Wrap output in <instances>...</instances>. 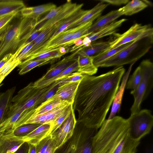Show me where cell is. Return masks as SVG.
I'll return each instance as SVG.
<instances>
[{
  "label": "cell",
  "instance_id": "obj_1",
  "mask_svg": "<svg viewBox=\"0 0 153 153\" xmlns=\"http://www.w3.org/2000/svg\"><path fill=\"white\" fill-rule=\"evenodd\" d=\"M123 66L98 76L87 75L80 82L73 104L76 121L98 129L105 120L125 72Z\"/></svg>",
  "mask_w": 153,
  "mask_h": 153
},
{
  "label": "cell",
  "instance_id": "obj_2",
  "mask_svg": "<svg viewBox=\"0 0 153 153\" xmlns=\"http://www.w3.org/2000/svg\"><path fill=\"white\" fill-rule=\"evenodd\" d=\"M92 137V153H136L140 141L130 137L127 119L105 120Z\"/></svg>",
  "mask_w": 153,
  "mask_h": 153
},
{
  "label": "cell",
  "instance_id": "obj_3",
  "mask_svg": "<svg viewBox=\"0 0 153 153\" xmlns=\"http://www.w3.org/2000/svg\"><path fill=\"white\" fill-rule=\"evenodd\" d=\"M37 22L22 16L11 24L0 42V60L6 55L14 54L17 51L35 30Z\"/></svg>",
  "mask_w": 153,
  "mask_h": 153
},
{
  "label": "cell",
  "instance_id": "obj_4",
  "mask_svg": "<svg viewBox=\"0 0 153 153\" xmlns=\"http://www.w3.org/2000/svg\"><path fill=\"white\" fill-rule=\"evenodd\" d=\"M153 42V36L135 41L126 48L98 64L96 67H119L135 62L148 52Z\"/></svg>",
  "mask_w": 153,
  "mask_h": 153
},
{
  "label": "cell",
  "instance_id": "obj_5",
  "mask_svg": "<svg viewBox=\"0 0 153 153\" xmlns=\"http://www.w3.org/2000/svg\"><path fill=\"white\" fill-rule=\"evenodd\" d=\"M98 130L76 121L71 137L54 153H92V137Z\"/></svg>",
  "mask_w": 153,
  "mask_h": 153
},
{
  "label": "cell",
  "instance_id": "obj_6",
  "mask_svg": "<svg viewBox=\"0 0 153 153\" xmlns=\"http://www.w3.org/2000/svg\"><path fill=\"white\" fill-rule=\"evenodd\" d=\"M49 87L36 88L31 82L20 90L12 99L6 118L17 113H28L35 109L38 106L39 99Z\"/></svg>",
  "mask_w": 153,
  "mask_h": 153
},
{
  "label": "cell",
  "instance_id": "obj_7",
  "mask_svg": "<svg viewBox=\"0 0 153 153\" xmlns=\"http://www.w3.org/2000/svg\"><path fill=\"white\" fill-rule=\"evenodd\" d=\"M141 69L142 76L137 88L130 93L134 97V102L130 108L131 114L140 110L142 102L148 96L153 85V64L149 59L143 60L139 65Z\"/></svg>",
  "mask_w": 153,
  "mask_h": 153
},
{
  "label": "cell",
  "instance_id": "obj_8",
  "mask_svg": "<svg viewBox=\"0 0 153 153\" xmlns=\"http://www.w3.org/2000/svg\"><path fill=\"white\" fill-rule=\"evenodd\" d=\"M130 135L133 140H140L150 132L153 126V116L151 111L144 109L131 114L127 119Z\"/></svg>",
  "mask_w": 153,
  "mask_h": 153
},
{
  "label": "cell",
  "instance_id": "obj_9",
  "mask_svg": "<svg viewBox=\"0 0 153 153\" xmlns=\"http://www.w3.org/2000/svg\"><path fill=\"white\" fill-rule=\"evenodd\" d=\"M85 24L64 30L50 39L43 45L28 56L22 62L21 64L26 63L42 53L53 51L61 47H68L73 45L71 42L72 35L82 27Z\"/></svg>",
  "mask_w": 153,
  "mask_h": 153
},
{
  "label": "cell",
  "instance_id": "obj_10",
  "mask_svg": "<svg viewBox=\"0 0 153 153\" xmlns=\"http://www.w3.org/2000/svg\"><path fill=\"white\" fill-rule=\"evenodd\" d=\"M117 36L108 50L143 38L153 36V29L150 25H142L136 23L123 34Z\"/></svg>",
  "mask_w": 153,
  "mask_h": 153
},
{
  "label": "cell",
  "instance_id": "obj_11",
  "mask_svg": "<svg viewBox=\"0 0 153 153\" xmlns=\"http://www.w3.org/2000/svg\"><path fill=\"white\" fill-rule=\"evenodd\" d=\"M76 120L73 109L68 116L60 126L51 134L52 142L56 149L62 146L72 136Z\"/></svg>",
  "mask_w": 153,
  "mask_h": 153
},
{
  "label": "cell",
  "instance_id": "obj_12",
  "mask_svg": "<svg viewBox=\"0 0 153 153\" xmlns=\"http://www.w3.org/2000/svg\"><path fill=\"white\" fill-rule=\"evenodd\" d=\"M62 5V9L55 16L44 22L37 30L42 31L58 23L81 9L83 4H77L72 3L71 0H68Z\"/></svg>",
  "mask_w": 153,
  "mask_h": 153
},
{
  "label": "cell",
  "instance_id": "obj_13",
  "mask_svg": "<svg viewBox=\"0 0 153 153\" xmlns=\"http://www.w3.org/2000/svg\"><path fill=\"white\" fill-rule=\"evenodd\" d=\"M80 81L68 83L60 85L53 97L41 104H45L55 100H61L73 105Z\"/></svg>",
  "mask_w": 153,
  "mask_h": 153
},
{
  "label": "cell",
  "instance_id": "obj_14",
  "mask_svg": "<svg viewBox=\"0 0 153 153\" xmlns=\"http://www.w3.org/2000/svg\"><path fill=\"white\" fill-rule=\"evenodd\" d=\"M77 51L74 53L52 65L46 73L36 82L45 81L51 79L59 74L71 65L77 59Z\"/></svg>",
  "mask_w": 153,
  "mask_h": 153
},
{
  "label": "cell",
  "instance_id": "obj_15",
  "mask_svg": "<svg viewBox=\"0 0 153 153\" xmlns=\"http://www.w3.org/2000/svg\"><path fill=\"white\" fill-rule=\"evenodd\" d=\"M126 20V19H123L113 22L97 31L85 37L83 39L84 43L87 45L89 46L94 41L114 33L117 28Z\"/></svg>",
  "mask_w": 153,
  "mask_h": 153
},
{
  "label": "cell",
  "instance_id": "obj_16",
  "mask_svg": "<svg viewBox=\"0 0 153 153\" xmlns=\"http://www.w3.org/2000/svg\"><path fill=\"white\" fill-rule=\"evenodd\" d=\"M70 104L66 103L47 112L30 117L25 123L28 124H49L51 125L53 121L61 112Z\"/></svg>",
  "mask_w": 153,
  "mask_h": 153
},
{
  "label": "cell",
  "instance_id": "obj_17",
  "mask_svg": "<svg viewBox=\"0 0 153 153\" xmlns=\"http://www.w3.org/2000/svg\"><path fill=\"white\" fill-rule=\"evenodd\" d=\"M109 4L100 1L96 6L88 11L79 19L69 26L65 30L93 21L99 17L102 11Z\"/></svg>",
  "mask_w": 153,
  "mask_h": 153
},
{
  "label": "cell",
  "instance_id": "obj_18",
  "mask_svg": "<svg viewBox=\"0 0 153 153\" xmlns=\"http://www.w3.org/2000/svg\"><path fill=\"white\" fill-rule=\"evenodd\" d=\"M50 126L49 124H42L26 136L17 137L19 140L36 146L42 140L51 134Z\"/></svg>",
  "mask_w": 153,
  "mask_h": 153
},
{
  "label": "cell",
  "instance_id": "obj_19",
  "mask_svg": "<svg viewBox=\"0 0 153 153\" xmlns=\"http://www.w3.org/2000/svg\"><path fill=\"white\" fill-rule=\"evenodd\" d=\"M122 14L119 9L111 11L107 14L99 17L86 31V36L99 30L110 24L120 16Z\"/></svg>",
  "mask_w": 153,
  "mask_h": 153
},
{
  "label": "cell",
  "instance_id": "obj_20",
  "mask_svg": "<svg viewBox=\"0 0 153 153\" xmlns=\"http://www.w3.org/2000/svg\"><path fill=\"white\" fill-rule=\"evenodd\" d=\"M134 63L133 62L131 64L127 72L123 77L121 83L115 95L112 102L113 104L111 112L108 120H110L115 116L116 114L120 111L127 82L131 70L132 66Z\"/></svg>",
  "mask_w": 153,
  "mask_h": 153
},
{
  "label": "cell",
  "instance_id": "obj_21",
  "mask_svg": "<svg viewBox=\"0 0 153 153\" xmlns=\"http://www.w3.org/2000/svg\"><path fill=\"white\" fill-rule=\"evenodd\" d=\"M113 40L91 44L86 47H82L77 50L76 55L93 56L107 51L113 43Z\"/></svg>",
  "mask_w": 153,
  "mask_h": 153
},
{
  "label": "cell",
  "instance_id": "obj_22",
  "mask_svg": "<svg viewBox=\"0 0 153 153\" xmlns=\"http://www.w3.org/2000/svg\"><path fill=\"white\" fill-rule=\"evenodd\" d=\"M56 7V5L51 3L33 7H25L20 11L22 17L32 18L37 21L42 14L49 12Z\"/></svg>",
  "mask_w": 153,
  "mask_h": 153
},
{
  "label": "cell",
  "instance_id": "obj_23",
  "mask_svg": "<svg viewBox=\"0 0 153 153\" xmlns=\"http://www.w3.org/2000/svg\"><path fill=\"white\" fill-rule=\"evenodd\" d=\"M24 142L13 134L2 136L0 137V153H13Z\"/></svg>",
  "mask_w": 153,
  "mask_h": 153
},
{
  "label": "cell",
  "instance_id": "obj_24",
  "mask_svg": "<svg viewBox=\"0 0 153 153\" xmlns=\"http://www.w3.org/2000/svg\"><path fill=\"white\" fill-rule=\"evenodd\" d=\"M78 69L77 59L70 66L54 77L48 80L39 82L33 83V86L36 88L41 89L49 86L55 82L61 79Z\"/></svg>",
  "mask_w": 153,
  "mask_h": 153
},
{
  "label": "cell",
  "instance_id": "obj_25",
  "mask_svg": "<svg viewBox=\"0 0 153 153\" xmlns=\"http://www.w3.org/2000/svg\"><path fill=\"white\" fill-rule=\"evenodd\" d=\"M16 89L14 87L0 94V125L6 118Z\"/></svg>",
  "mask_w": 153,
  "mask_h": 153
},
{
  "label": "cell",
  "instance_id": "obj_26",
  "mask_svg": "<svg viewBox=\"0 0 153 153\" xmlns=\"http://www.w3.org/2000/svg\"><path fill=\"white\" fill-rule=\"evenodd\" d=\"M58 25L59 23L43 30L36 39L32 42L33 43V46L25 56L22 61L28 56L48 41L52 36Z\"/></svg>",
  "mask_w": 153,
  "mask_h": 153
},
{
  "label": "cell",
  "instance_id": "obj_27",
  "mask_svg": "<svg viewBox=\"0 0 153 153\" xmlns=\"http://www.w3.org/2000/svg\"><path fill=\"white\" fill-rule=\"evenodd\" d=\"M25 7L22 0H0V18L12 13H19Z\"/></svg>",
  "mask_w": 153,
  "mask_h": 153
},
{
  "label": "cell",
  "instance_id": "obj_28",
  "mask_svg": "<svg viewBox=\"0 0 153 153\" xmlns=\"http://www.w3.org/2000/svg\"><path fill=\"white\" fill-rule=\"evenodd\" d=\"M78 69L77 71L89 76L95 74L98 68L94 64L91 56H78L77 58Z\"/></svg>",
  "mask_w": 153,
  "mask_h": 153
},
{
  "label": "cell",
  "instance_id": "obj_29",
  "mask_svg": "<svg viewBox=\"0 0 153 153\" xmlns=\"http://www.w3.org/2000/svg\"><path fill=\"white\" fill-rule=\"evenodd\" d=\"M148 6L144 1L133 0L129 1L119 9L122 15L130 16L143 10Z\"/></svg>",
  "mask_w": 153,
  "mask_h": 153
},
{
  "label": "cell",
  "instance_id": "obj_30",
  "mask_svg": "<svg viewBox=\"0 0 153 153\" xmlns=\"http://www.w3.org/2000/svg\"><path fill=\"white\" fill-rule=\"evenodd\" d=\"M88 10H85L82 9H80L69 17L59 22L57 29L50 39L65 30L71 25L85 14Z\"/></svg>",
  "mask_w": 153,
  "mask_h": 153
},
{
  "label": "cell",
  "instance_id": "obj_31",
  "mask_svg": "<svg viewBox=\"0 0 153 153\" xmlns=\"http://www.w3.org/2000/svg\"><path fill=\"white\" fill-rule=\"evenodd\" d=\"M134 41L121 45L116 48L105 51L98 55L91 56L94 64L96 67L100 63L114 55L127 47Z\"/></svg>",
  "mask_w": 153,
  "mask_h": 153
},
{
  "label": "cell",
  "instance_id": "obj_32",
  "mask_svg": "<svg viewBox=\"0 0 153 153\" xmlns=\"http://www.w3.org/2000/svg\"><path fill=\"white\" fill-rule=\"evenodd\" d=\"M73 109V105L70 104L56 116L51 124L50 129L51 134L60 126L68 116Z\"/></svg>",
  "mask_w": 153,
  "mask_h": 153
},
{
  "label": "cell",
  "instance_id": "obj_33",
  "mask_svg": "<svg viewBox=\"0 0 153 153\" xmlns=\"http://www.w3.org/2000/svg\"><path fill=\"white\" fill-rule=\"evenodd\" d=\"M22 62L13 54L11 58L0 68V81H2L16 67Z\"/></svg>",
  "mask_w": 153,
  "mask_h": 153
},
{
  "label": "cell",
  "instance_id": "obj_34",
  "mask_svg": "<svg viewBox=\"0 0 153 153\" xmlns=\"http://www.w3.org/2000/svg\"><path fill=\"white\" fill-rule=\"evenodd\" d=\"M67 102L65 101L56 100L45 104H41L32 111L30 117L47 112Z\"/></svg>",
  "mask_w": 153,
  "mask_h": 153
},
{
  "label": "cell",
  "instance_id": "obj_35",
  "mask_svg": "<svg viewBox=\"0 0 153 153\" xmlns=\"http://www.w3.org/2000/svg\"><path fill=\"white\" fill-rule=\"evenodd\" d=\"M53 59L51 58L40 59L29 62L20 66H18L20 70L19 72L20 75H23L30 71L35 68L47 64Z\"/></svg>",
  "mask_w": 153,
  "mask_h": 153
},
{
  "label": "cell",
  "instance_id": "obj_36",
  "mask_svg": "<svg viewBox=\"0 0 153 153\" xmlns=\"http://www.w3.org/2000/svg\"><path fill=\"white\" fill-rule=\"evenodd\" d=\"M42 124H24L16 128L13 132L16 137H22L27 135Z\"/></svg>",
  "mask_w": 153,
  "mask_h": 153
},
{
  "label": "cell",
  "instance_id": "obj_37",
  "mask_svg": "<svg viewBox=\"0 0 153 153\" xmlns=\"http://www.w3.org/2000/svg\"><path fill=\"white\" fill-rule=\"evenodd\" d=\"M142 76V72L140 67L139 66L135 69L126 83V87L127 89L132 90L135 89L140 83Z\"/></svg>",
  "mask_w": 153,
  "mask_h": 153
},
{
  "label": "cell",
  "instance_id": "obj_38",
  "mask_svg": "<svg viewBox=\"0 0 153 153\" xmlns=\"http://www.w3.org/2000/svg\"><path fill=\"white\" fill-rule=\"evenodd\" d=\"M59 49V48L53 51L42 53L24 64L22 65L19 64L18 66L22 65L32 61L50 58H52L53 59L60 58L64 54L60 52Z\"/></svg>",
  "mask_w": 153,
  "mask_h": 153
},
{
  "label": "cell",
  "instance_id": "obj_39",
  "mask_svg": "<svg viewBox=\"0 0 153 153\" xmlns=\"http://www.w3.org/2000/svg\"><path fill=\"white\" fill-rule=\"evenodd\" d=\"M59 86L58 81L49 85V87L43 94L38 101V106L53 97L56 92Z\"/></svg>",
  "mask_w": 153,
  "mask_h": 153
},
{
  "label": "cell",
  "instance_id": "obj_40",
  "mask_svg": "<svg viewBox=\"0 0 153 153\" xmlns=\"http://www.w3.org/2000/svg\"><path fill=\"white\" fill-rule=\"evenodd\" d=\"M88 75L76 71L73 72L64 78L57 81L59 86L66 83L81 81Z\"/></svg>",
  "mask_w": 153,
  "mask_h": 153
},
{
  "label": "cell",
  "instance_id": "obj_41",
  "mask_svg": "<svg viewBox=\"0 0 153 153\" xmlns=\"http://www.w3.org/2000/svg\"><path fill=\"white\" fill-rule=\"evenodd\" d=\"M92 24L93 21H90L86 23L82 27L75 32L72 36L71 42L73 44L74 41L75 40L78 39H82L86 37L85 34Z\"/></svg>",
  "mask_w": 153,
  "mask_h": 153
},
{
  "label": "cell",
  "instance_id": "obj_42",
  "mask_svg": "<svg viewBox=\"0 0 153 153\" xmlns=\"http://www.w3.org/2000/svg\"><path fill=\"white\" fill-rule=\"evenodd\" d=\"M51 140V134L42 140L36 146V153H44Z\"/></svg>",
  "mask_w": 153,
  "mask_h": 153
},
{
  "label": "cell",
  "instance_id": "obj_43",
  "mask_svg": "<svg viewBox=\"0 0 153 153\" xmlns=\"http://www.w3.org/2000/svg\"><path fill=\"white\" fill-rule=\"evenodd\" d=\"M62 7V5H61L58 7H56L52 9L44 17L42 18L40 20H38L36 23V27L38 25L41 23L45 22L46 21L51 19L55 16L61 10Z\"/></svg>",
  "mask_w": 153,
  "mask_h": 153
},
{
  "label": "cell",
  "instance_id": "obj_44",
  "mask_svg": "<svg viewBox=\"0 0 153 153\" xmlns=\"http://www.w3.org/2000/svg\"><path fill=\"white\" fill-rule=\"evenodd\" d=\"M18 13V12H14L0 18V30L8 24Z\"/></svg>",
  "mask_w": 153,
  "mask_h": 153
},
{
  "label": "cell",
  "instance_id": "obj_45",
  "mask_svg": "<svg viewBox=\"0 0 153 153\" xmlns=\"http://www.w3.org/2000/svg\"><path fill=\"white\" fill-rule=\"evenodd\" d=\"M33 43L32 42L28 45L23 48L18 54L16 58H18L22 62L24 57L30 49L33 46Z\"/></svg>",
  "mask_w": 153,
  "mask_h": 153
},
{
  "label": "cell",
  "instance_id": "obj_46",
  "mask_svg": "<svg viewBox=\"0 0 153 153\" xmlns=\"http://www.w3.org/2000/svg\"><path fill=\"white\" fill-rule=\"evenodd\" d=\"M100 1L115 5H120L126 4L129 1L128 0H101Z\"/></svg>",
  "mask_w": 153,
  "mask_h": 153
},
{
  "label": "cell",
  "instance_id": "obj_47",
  "mask_svg": "<svg viewBox=\"0 0 153 153\" xmlns=\"http://www.w3.org/2000/svg\"><path fill=\"white\" fill-rule=\"evenodd\" d=\"M28 144L26 142H24L13 153H28Z\"/></svg>",
  "mask_w": 153,
  "mask_h": 153
},
{
  "label": "cell",
  "instance_id": "obj_48",
  "mask_svg": "<svg viewBox=\"0 0 153 153\" xmlns=\"http://www.w3.org/2000/svg\"><path fill=\"white\" fill-rule=\"evenodd\" d=\"M56 149V148L52 143L51 139L48 147L44 153H54Z\"/></svg>",
  "mask_w": 153,
  "mask_h": 153
},
{
  "label": "cell",
  "instance_id": "obj_49",
  "mask_svg": "<svg viewBox=\"0 0 153 153\" xmlns=\"http://www.w3.org/2000/svg\"><path fill=\"white\" fill-rule=\"evenodd\" d=\"M13 55L10 53L7 54L0 60V68L11 58Z\"/></svg>",
  "mask_w": 153,
  "mask_h": 153
},
{
  "label": "cell",
  "instance_id": "obj_50",
  "mask_svg": "<svg viewBox=\"0 0 153 153\" xmlns=\"http://www.w3.org/2000/svg\"><path fill=\"white\" fill-rule=\"evenodd\" d=\"M28 143V153H36V146L30 143Z\"/></svg>",
  "mask_w": 153,
  "mask_h": 153
},
{
  "label": "cell",
  "instance_id": "obj_51",
  "mask_svg": "<svg viewBox=\"0 0 153 153\" xmlns=\"http://www.w3.org/2000/svg\"><path fill=\"white\" fill-rule=\"evenodd\" d=\"M1 82H2V81H0V85L1 84Z\"/></svg>",
  "mask_w": 153,
  "mask_h": 153
},
{
  "label": "cell",
  "instance_id": "obj_52",
  "mask_svg": "<svg viewBox=\"0 0 153 153\" xmlns=\"http://www.w3.org/2000/svg\"><path fill=\"white\" fill-rule=\"evenodd\" d=\"M1 41H0V42Z\"/></svg>",
  "mask_w": 153,
  "mask_h": 153
}]
</instances>
